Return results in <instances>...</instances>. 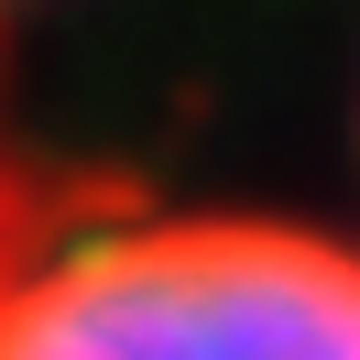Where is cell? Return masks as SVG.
I'll list each match as a JSON object with an SVG mask.
<instances>
[{
    "label": "cell",
    "instance_id": "6da1fadb",
    "mask_svg": "<svg viewBox=\"0 0 360 360\" xmlns=\"http://www.w3.org/2000/svg\"><path fill=\"white\" fill-rule=\"evenodd\" d=\"M0 360H360V229L295 207H88L22 251Z\"/></svg>",
    "mask_w": 360,
    "mask_h": 360
}]
</instances>
